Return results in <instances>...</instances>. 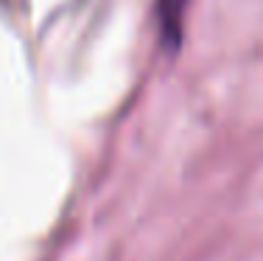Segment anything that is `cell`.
Here are the masks:
<instances>
[{
	"label": "cell",
	"instance_id": "obj_1",
	"mask_svg": "<svg viewBox=\"0 0 263 261\" xmlns=\"http://www.w3.org/2000/svg\"><path fill=\"white\" fill-rule=\"evenodd\" d=\"M191 0H157V26L162 45L179 48V37H182V20L185 9Z\"/></svg>",
	"mask_w": 263,
	"mask_h": 261
}]
</instances>
